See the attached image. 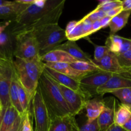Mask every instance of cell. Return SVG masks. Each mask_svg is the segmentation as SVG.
Wrapping results in <instances>:
<instances>
[{
    "label": "cell",
    "instance_id": "8992f818",
    "mask_svg": "<svg viewBox=\"0 0 131 131\" xmlns=\"http://www.w3.org/2000/svg\"><path fill=\"white\" fill-rule=\"evenodd\" d=\"M32 102L35 123V131H49L51 118L38 88L36 90Z\"/></svg>",
    "mask_w": 131,
    "mask_h": 131
},
{
    "label": "cell",
    "instance_id": "f6af8a7d",
    "mask_svg": "<svg viewBox=\"0 0 131 131\" xmlns=\"http://www.w3.org/2000/svg\"><path fill=\"white\" fill-rule=\"evenodd\" d=\"M5 111H6V109L3 108L2 111H1V113H0V128H1V122H2V120L3 118L4 115H5Z\"/></svg>",
    "mask_w": 131,
    "mask_h": 131
},
{
    "label": "cell",
    "instance_id": "ffe728a7",
    "mask_svg": "<svg viewBox=\"0 0 131 131\" xmlns=\"http://www.w3.org/2000/svg\"><path fill=\"white\" fill-rule=\"evenodd\" d=\"M65 32L68 40L75 42L80 38H85V34L80 20L69 22L67 25Z\"/></svg>",
    "mask_w": 131,
    "mask_h": 131
},
{
    "label": "cell",
    "instance_id": "d6a6232c",
    "mask_svg": "<svg viewBox=\"0 0 131 131\" xmlns=\"http://www.w3.org/2000/svg\"><path fill=\"white\" fill-rule=\"evenodd\" d=\"M30 110L25 113L22 118L21 131H33L32 122L31 121Z\"/></svg>",
    "mask_w": 131,
    "mask_h": 131
},
{
    "label": "cell",
    "instance_id": "e0dca14e",
    "mask_svg": "<svg viewBox=\"0 0 131 131\" xmlns=\"http://www.w3.org/2000/svg\"><path fill=\"white\" fill-rule=\"evenodd\" d=\"M44 65L46 67L78 80L89 75L87 73L81 72L74 70L70 66V64L67 63H44Z\"/></svg>",
    "mask_w": 131,
    "mask_h": 131
},
{
    "label": "cell",
    "instance_id": "e575fe53",
    "mask_svg": "<svg viewBox=\"0 0 131 131\" xmlns=\"http://www.w3.org/2000/svg\"><path fill=\"white\" fill-rule=\"evenodd\" d=\"M22 118H23V116L19 115V116L17 118L16 120L15 121L14 124H13L12 126L7 131H19L22 124Z\"/></svg>",
    "mask_w": 131,
    "mask_h": 131
},
{
    "label": "cell",
    "instance_id": "5bb4252c",
    "mask_svg": "<svg viewBox=\"0 0 131 131\" xmlns=\"http://www.w3.org/2000/svg\"><path fill=\"white\" fill-rule=\"evenodd\" d=\"M49 131H80L75 116L71 115L51 119Z\"/></svg>",
    "mask_w": 131,
    "mask_h": 131
},
{
    "label": "cell",
    "instance_id": "d590c367",
    "mask_svg": "<svg viewBox=\"0 0 131 131\" xmlns=\"http://www.w3.org/2000/svg\"><path fill=\"white\" fill-rule=\"evenodd\" d=\"M122 11H123L122 6H118V7L115 8L113 9V10H111L110 11L107 12L106 15L107 16H109L110 17L113 18L114 17L116 16L117 15H118V14H119L120 12H121Z\"/></svg>",
    "mask_w": 131,
    "mask_h": 131
},
{
    "label": "cell",
    "instance_id": "5b68a950",
    "mask_svg": "<svg viewBox=\"0 0 131 131\" xmlns=\"http://www.w3.org/2000/svg\"><path fill=\"white\" fill-rule=\"evenodd\" d=\"M61 1L62 0H47L46 5L41 7L34 5V3L32 5H28L15 18L14 20L16 24L13 28L12 31L34 23L56 7Z\"/></svg>",
    "mask_w": 131,
    "mask_h": 131
},
{
    "label": "cell",
    "instance_id": "52a82bcc",
    "mask_svg": "<svg viewBox=\"0 0 131 131\" xmlns=\"http://www.w3.org/2000/svg\"><path fill=\"white\" fill-rule=\"evenodd\" d=\"M112 75V73L100 70L80 79V89L87 99L89 100L92 96L98 95L97 90L105 84Z\"/></svg>",
    "mask_w": 131,
    "mask_h": 131
},
{
    "label": "cell",
    "instance_id": "ee69618b",
    "mask_svg": "<svg viewBox=\"0 0 131 131\" xmlns=\"http://www.w3.org/2000/svg\"><path fill=\"white\" fill-rule=\"evenodd\" d=\"M15 2L18 3L23 4V5H32L34 3L35 0H17L15 1Z\"/></svg>",
    "mask_w": 131,
    "mask_h": 131
},
{
    "label": "cell",
    "instance_id": "2e32d148",
    "mask_svg": "<svg viewBox=\"0 0 131 131\" xmlns=\"http://www.w3.org/2000/svg\"><path fill=\"white\" fill-rule=\"evenodd\" d=\"M41 59L43 63H67L70 64L78 61L66 52L60 49L50 51L44 54Z\"/></svg>",
    "mask_w": 131,
    "mask_h": 131
},
{
    "label": "cell",
    "instance_id": "7c38bea8",
    "mask_svg": "<svg viewBox=\"0 0 131 131\" xmlns=\"http://www.w3.org/2000/svg\"><path fill=\"white\" fill-rule=\"evenodd\" d=\"M93 62L100 70L112 74H129L120 66L116 55L110 51H109L100 61Z\"/></svg>",
    "mask_w": 131,
    "mask_h": 131
},
{
    "label": "cell",
    "instance_id": "4dcf8cb0",
    "mask_svg": "<svg viewBox=\"0 0 131 131\" xmlns=\"http://www.w3.org/2000/svg\"><path fill=\"white\" fill-rule=\"evenodd\" d=\"M109 52V50L107 46L95 45L94 59L92 60H93V61H95V62H98V61H100Z\"/></svg>",
    "mask_w": 131,
    "mask_h": 131
},
{
    "label": "cell",
    "instance_id": "ab89813d",
    "mask_svg": "<svg viewBox=\"0 0 131 131\" xmlns=\"http://www.w3.org/2000/svg\"><path fill=\"white\" fill-rule=\"evenodd\" d=\"M8 40V38L6 33H3L2 34L0 35V47L6 44Z\"/></svg>",
    "mask_w": 131,
    "mask_h": 131
},
{
    "label": "cell",
    "instance_id": "9a60e30c",
    "mask_svg": "<svg viewBox=\"0 0 131 131\" xmlns=\"http://www.w3.org/2000/svg\"><path fill=\"white\" fill-rule=\"evenodd\" d=\"M55 49H60L65 51L70 56L78 61H83L90 63H94L92 59L89 54L83 52L74 41L67 40L65 43H62Z\"/></svg>",
    "mask_w": 131,
    "mask_h": 131
},
{
    "label": "cell",
    "instance_id": "1f68e13d",
    "mask_svg": "<svg viewBox=\"0 0 131 131\" xmlns=\"http://www.w3.org/2000/svg\"><path fill=\"white\" fill-rule=\"evenodd\" d=\"M105 16H106V13H105L100 9L95 8L91 12L86 15L83 18L88 19L92 23H94V22L97 21V20H100Z\"/></svg>",
    "mask_w": 131,
    "mask_h": 131
},
{
    "label": "cell",
    "instance_id": "cb8c5ba5",
    "mask_svg": "<svg viewBox=\"0 0 131 131\" xmlns=\"http://www.w3.org/2000/svg\"><path fill=\"white\" fill-rule=\"evenodd\" d=\"M19 113L15 107L10 106L6 110L1 122L0 131H7L13 125Z\"/></svg>",
    "mask_w": 131,
    "mask_h": 131
},
{
    "label": "cell",
    "instance_id": "30bf717a",
    "mask_svg": "<svg viewBox=\"0 0 131 131\" xmlns=\"http://www.w3.org/2000/svg\"><path fill=\"white\" fill-rule=\"evenodd\" d=\"M131 88V75L113 74L105 84L97 90L98 95H104L117 90Z\"/></svg>",
    "mask_w": 131,
    "mask_h": 131
},
{
    "label": "cell",
    "instance_id": "f1b7e54d",
    "mask_svg": "<svg viewBox=\"0 0 131 131\" xmlns=\"http://www.w3.org/2000/svg\"><path fill=\"white\" fill-rule=\"evenodd\" d=\"M116 55L120 66L131 75V49L127 52Z\"/></svg>",
    "mask_w": 131,
    "mask_h": 131
},
{
    "label": "cell",
    "instance_id": "c3c4849f",
    "mask_svg": "<svg viewBox=\"0 0 131 131\" xmlns=\"http://www.w3.org/2000/svg\"><path fill=\"white\" fill-rule=\"evenodd\" d=\"M0 104H1V101H0Z\"/></svg>",
    "mask_w": 131,
    "mask_h": 131
},
{
    "label": "cell",
    "instance_id": "836d02e7",
    "mask_svg": "<svg viewBox=\"0 0 131 131\" xmlns=\"http://www.w3.org/2000/svg\"><path fill=\"white\" fill-rule=\"evenodd\" d=\"M80 131H100L98 120L96 119L92 122H86L80 128Z\"/></svg>",
    "mask_w": 131,
    "mask_h": 131
},
{
    "label": "cell",
    "instance_id": "7bdbcfd3",
    "mask_svg": "<svg viewBox=\"0 0 131 131\" xmlns=\"http://www.w3.org/2000/svg\"><path fill=\"white\" fill-rule=\"evenodd\" d=\"M10 20H9V21L5 22V23L0 24V35H1L3 33H4V31H5V29L7 28L8 26L10 24Z\"/></svg>",
    "mask_w": 131,
    "mask_h": 131
},
{
    "label": "cell",
    "instance_id": "f35d334b",
    "mask_svg": "<svg viewBox=\"0 0 131 131\" xmlns=\"http://www.w3.org/2000/svg\"><path fill=\"white\" fill-rule=\"evenodd\" d=\"M111 19H112L111 17H110L109 16H107V15L105 17H104V18H102V19L100 20L101 28H106L107 26H109V23H110Z\"/></svg>",
    "mask_w": 131,
    "mask_h": 131
},
{
    "label": "cell",
    "instance_id": "484cf974",
    "mask_svg": "<svg viewBox=\"0 0 131 131\" xmlns=\"http://www.w3.org/2000/svg\"><path fill=\"white\" fill-rule=\"evenodd\" d=\"M70 66L77 71L87 73L88 74H92L101 70L95 63H90L83 61H77L72 63H70Z\"/></svg>",
    "mask_w": 131,
    "mask_h": 131
},
{
    "label": "cell",
    "instance_id": "3957f363",
    "mask_svg": "<svg viewBox=\"0 0 131 131\" xmlns=\"http://www.w3.org/2000/svg\"><path fill=\"white\" fill-rule=\"evenodd\" d=\"M32 33L37 40L41 58L47 52L55 49L63 41L68 40L65 29L60 28L58 23L42 26Z\"/></svg>",
    "mask_w": 131,
    "mask_h": 131
},
{
    "label": "cell",
    "instance_id": "603a6c76",
    "mask_svg": "<svg viewBox=\"0 0 131 131\" xmlns=\"http://www.w3.org/2000/svg\"><path fill=\"white\" fill-rule=\"evenodd\" d=\"M131 117V107L120 104L116 110L114 115V124L122 127Z\"/></svg>",
    "mask_w": 131,
    "mask_h": 131
},
{
    "label": "cell",
    "instance_id": "d4e9b609",
    "mask_svg": "<svg viewBox=\"0 0 131 131\" xmlns=\"http://www.w3.org/2000/svg\"><path fill=\"white\" fill-rule=\"evenodd\" d=\"M125 39L126 38H123L116 35H110L107 38L105 46L107 47L109 51L115 54H118L120 53Z\"/></svg>",
    "mask_w": 131,
    "mask_h": 131
},
{
    "label": "cell",
    "instance_id": "8d00e7d4",
    "mask_svg": "<svg viewBox=\"0 0 131 131\" xmlns=\"http://www.w3.org/2000/svg\"><path fill=\"white\" fill-rule=\"evenodd\" d=\"M100 29H101V23H100V20H97V21L94 22V23H92V27H91V29L89 33V36L90 35L92 34V33H95V32L98 31Z\"/></svg>",
    "mask_w": 131,
    "mask_h": 131
},
{
    "label": "cell",
    "instance_id": "6da1fadb",
    "mask_svg": "<svg viewBox=\"0 0 131 131\" xmlns=\"http://www.w3.org/2000/svg\"><path fill=\"white\" fill-rule=\"evenodd\" d=\"M37 88L47 106L51 119L71 115L57 83L50 78L44 70L40 78Z\"/></svg>",
    "mask_w": 131,
    "mask_h": 131
},
{
    "label": "cell",
    "instance_id": "44dd1931",
    "mask_svg": "<svg viewBox=\"0 0 131 131\" xmlns=\"http://www.w3.org/2000/svg\"><path fill=\"white\" fill-rule=\"evenodd\" d=\"M130 14L131 12L130 11H122L116 16L112 18L109 25L110 35H115V33L125 26L128 23Z\"/></svg>",
    "mask_w": 131,
    "mask_h": 131
},
{
    "label": "cell",
    "instance_id": "ba28073f",
    "mask_svg": "<svg viewBox=\"0 0 131 131\" xmlns=\"http://www.w3.org/2000/svg\"><path fill=\"white\" fill-rule=\"evenodd\" d=\"M65 3V0H62L61 2L56 7L54 8L52 10L49 12L48 14L44 15L43 17L35 21L34 23L26 26L19 28L17 30L13 31L12 33L14 35H15L21 33L32 32L35 29L41 28L42 26H44L51 24H57V23H58V20H59V18L60 17V15L62 14Z\"/></svg>",
    "mask_w": 131,
    "mask_h": 131
},
{
    "label": "cell",
    "instance_id": "74e56055",
    "mask_svg": "<svg viewBox=\"0 0 131 131\" xmlns=\"http://www.w3.org/2000/svg\"><path fill=\"white\" fill-rule=\"evenodd\" d=\"M121 6L123 11L131 12V0L121 1Z\"/></svg>",
    "mask_w": 131,
    "mask_h": 131
},
{
    "label": "cell",
    "instance_id": "d6986e66",
    "mask_svg": "<svg viewBox=\"0 0 131 131\" xmlns=\"http://www.w3.org/2000/svg\"><path fill=\"white\" fill-rule=\"evenodd\" d=\"M10 99L11 105L15 110L18 111L19 115L21 116L24 115V112L23 111L21 105L20 104L19 97V89H18V79L17 74L15 73L14 68L12 75L11 83H10Z\"/></svg>",
    "mask_w": 131,
    "mask_h": 131
},
{
    "label": "cell",
    "instance_id": "277c9868",
    "mask_svg": "<svg viewBox=\"0 0 131 131\" xmlns=\"http://www.w3.org/2000/svg\"><path fill=\"white\" fill-rule=\"evenodd\" d=\"M15 58L26 60H41L38 43L32 32L15 35Z\"/></svg>",
    "mask_w": 131,
    "mask_h": 131
},
{
    "label": "cell",
    "instance_id": "9c48e42d",
    "mask_svg": "<svg viewBox=\"0 0 131 131\" xmlns=\"http://www.w3.org/2000/svg\"><path fill=\"white\" fill-rule=\"evenodd\" d=\"M57 84L69 107L71 115L75 116L78 115L86 107V102L88 101L87 97L83 93L75 92L59 83Z\"/></svg>",
    "mask_w": 131,
    "mask_h": 131
},
{
    "label": "cell",
    "instance_id": "83f0119b",
    "mask_svg": "<svg viewBox=\"0 0 131 131\" xmlns=\"http://www.w3.org/2000/svg\"><path fill=\"white\" fill-rule=\"evenodd\" d=\"M18 89H19V101H20V104L21 105L23 111L25 113L26 111L29 110L30 104V102H32V101L30 98L28 93H27L26 90L23 88V86L19 83V80H18Z\"/></svg>",
    "mask_w": 131,
    "mask_h": 131
},
{
    "label": "cell",
    "instance_id": "8fae6325",
    "mask_svg": "<svg viewBox=\"0 0 131 131\" xmlns=\"http://www.w3.org/2000/svg\"><path fill=\"white\" fill-rule=\"evenodd\" d=\"M104 102L105 106L97 119L100 131H106L114 124V115L116 110L115 99L114 98H110L109 101H104Z\"/></svg>",
    "mask_w": 131,
    "mask_h": 131
},
{
    "label": "cell",
    "instance_id": "f546056e",
    "mask_svg": "<svg viewBox=\"0 0 131 131\" xmlns=\"http://www.w3.org/2000/svg\"><path fill=\"white\" fill-rule=\"evenodd\" d=\"M121 6V1L119 0H114V1L104 0V1H99V4L96 8L100 9L105 13H107L115 8Z\"/></svg>",
    "mask_w": 131,
    "mask_h": 131
},
{
    "label": "cell",
    "instance_id": "bcb514c9",
    "mask_svg": "<svg viewBox=\"0 0 131 131\" xmlns=\"http://www.w3.org/2000/svg\"><path fill=\"white\" fill-rule=\"evenodd\" d=\"M2 110H3V107H2V106H1V105L0 104V113H1V111H2Z\"/></svg>",
    "mask_w": 131,
    "mask_h": 131
},
{
    "label": "cell",
    "instance_id": "b9f144b4",
    "mask_svg": "<svg viewBox=\"0 0 131 131\" xmlns=\"http://www.w3.org/2000/svg\"><path fill=\"white\" fill-rule=\"evenodd\" d=\"M121 127L126 131H131V117Z\"/></svg>",
    "mask_w": 131,
    "mask_h": 131
},
{
    "label": "cell",
    "instance_id": "7402d4cb",
    "mask_svg": "<svg viewBox=\"0 0 131 131\" xmlns=\"http://www.w3.org/2000/svg\"><path fill=\"white\" fill-rule=\"evenodd\" d=\"M28 6V5H23L15 1V3L11 5L0 6V19H6L12 17L15 19Z\"/></svg>",
    "mask_w": 131,
    "mask_h": 131
},
{
    "label": "cell",
    "instance_id": "7a4b0ae2",
    "mask_svg": "<svg viewBox=\"0 0 131 131\" xmlns=\"http://www.w3.org/2000/svg\"><path fill=\"white\" fill-rule=\"evenodd\" d=\"M13 65L19 83L32 101L39 79L44 70V63L41 60H26L15 58Z\"/></svg>",
    "mask_w": 131,
    "mask_h": 131
},
{
    "label": "cell",
    "instance_id": "4316f807",
    "mask_svg": "<svg viewBox=\"0 0 131 131\" xmlns=\"http://www.w3.org/2000/svg\"><path fill=\"white\" fill-rule=\"evenodd\" d=\"M110 93L117 97L120 101L121 104L131 107V88L117 90Z\"/></svg>",
    "mask_w": 131,
    "mask_h": 131
},
{
    "label": "cell",
    "instance_id": "60d3db41",
    "mask_svg": "<svg viewBox=\"0 0 131 131\" xmlns=\"http://www.w3.org/2000/svg\"><path fill=\"white\" fill-rule=\"evenodd\" d=\"M106 131H126V130H124L121 127L118 126V125H115V124H114L113 125H111V126H110Z\"/></svg>",
    "mask_w": 131,
    "mask_h": 131
},
{
    "label": "cell",
    "instance_id": "4fadbf2b",
    "mask_svg": "<svg viewBox=\"0 0 131 131\" xmlns=\"http://www.w3.org/2000/svg\"><path fill=\"white\" fill-rule=\"evenodd\" d=\"M44 71L50 78H52L55 82H57L59 84H61V85L64 86L66 88H69V89L73 90L75 92H79V93L83 94V93L80 89L79 80H78V79L64 75V74H61L59 72L55 71V70L46 67H45L44 68Z\"/></svg>",
    "mask_w": 131,
    "mask_h": 131
},
{
    "label": "cell",
    "instance_id": "7dc6e473",
    "mask_svg": "<svg viewBox=\"0 0 131 131\" xmlns=\"http://www.w3.org/2000/svg\"><path fill=\"white\" fill-rule=\"evenodd\" d=\"M21 125H22V124H21ZM19 131H21V127H20V129H19Z\"/></svg>",
    "mask_w": 131,
    "mask_h": 131
},
{
    "label": "cell",
    "instance_id": "ac0fdd59",
    "mask_svg": "<svg viewBox=\"0 0 131 131\" xmlns=\"http://www.w3.org/2000/svg\"><path fill=\"white\" fill-rule=\"evenodd\" d=\"M105 106V102L102 99L95 98L87 101L85 109L86 110L87 122H92L98 119Z\"/></svg>",
    "mask_w": 131,
    "mask_h": 131
}]
</instances>
